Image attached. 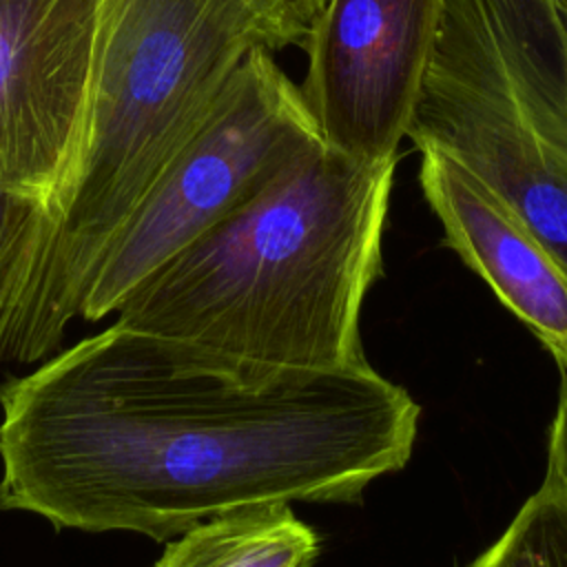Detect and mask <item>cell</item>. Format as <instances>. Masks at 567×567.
<instances>
[{
  "instance_id": "9",
  "label": "cell",
  "mask_w": 567,
  "mask_h": 567,
  "mask_svg": "<svg viewBox=\"0 0 567 567\" xmlns=\"http://www.w3.org/2000/svg\"><path fill=\"white\" fill-rule=\"evenodd\" d=\"M317 556L319 536L290 503H266L195 523L151 567H315Z\"/></svg>"
},
{
  "instance_id": "3",
  "label": "cell",
  "mask_w": 567,
  "mask_h": 567,
  "mask_svg": "<svg viewBox=\"0 0 567 567\" xmlns=\"http://www.w3.org/2000/svg\"><path fill=\"white\" fill-rule=\"evenodd\" d=\"M396 164L315 142L140 284L115 321L250 381L370 365L361 310Z\"/></svg>"
},
{
  "instance_id": "4",
  "label": "cell",
  "mask_w": 567,
  "mask_h": 567,
  "mask_svg": "<svg viewBox=\"0 0 567 567\" xmlns=\"http://www.w3.org/2000/svg\"><path fill=\"white\" fill-rule=\"evenodd\" d=\"M567 259V20L558 0H441L408 128Z\"/></svg>"
},
{
  "instance_id": "2",
  "label": "cell",
  "mask_w": 567,
  "mask_h": 567,
  "mask_svg": "<svg viewBox=\"0 0 567 567\" xmlns=\"http://www.w3.org/2000/svg\"><path fill=\"white\" fill-rule=\"evenodd\" d=\"M326 0H100L75 155L0 277V363L53 354L140 204L257 49L303 47Z\"/></svg>"
},
{
  "instance_id": "12",
  "label": "cell",
  "mask_w": 567,
  "mask_h": 567,
  "mask_svg": "<svg viewBox=\"0 0 567 567\" xmlns=\"http://www.w3.org/2000/svg\"><path fill=\"white\" fill-rule=\"evenodd\" d=\"M547 476L558 481L567 489V368L560 370L558 408L549 427L547 445Z\"/></svg>"
},
{
  "instance_id": "11",
  "label": "cell",
  "mask_w": 567,
  "mask_h": 567,
  "mask_svg": "<svg viewBox=\"0 0 567 567\" xmlns=\"http://www.w3.org/2000/svg\"><path fill=\"white\" fill-rule=\"evenodd\" d=\"M38 210L40 206L33 199L0 186V277L7 270Z\"/></svg>"
},
{
  "instance_id": "1",
  "label": "cell",
  "mask_w": 567,
  "mask_h": 567,
  "mask_svg": "<svg viewBox=\"0 0 567 567\" xmlns=\"http://www.w3.org/2000/svg\"><path fill=\"white\" fill-rule=\"evenodd\" d=\"M419 414L372 365L250 381L113 321L0 385V509L171 540L246 505L357 503Z\"/></svg>"
},
{
  "instance_id": "7",
  "label": "cell",
  "mask_w": 567,
  "mask_h": 567,
  "mask_svg": "<svg viewBox=\"0 0 567 567\" xmlns=\"http://www.w3.org/2000/svg\"><path fill=\"white\" fill-rule=\"evenodd\" d=\"M97 13L100 0H0V186L40 210L80 142Z\"/></svg>"
},
{
  "instance_id": "5",
  "label": "cell",
  "mask_w": 567,
  "mask_h": 567,
  "mask_svg": "<svg viewBox=\"0 0 567 567\" xmlns=\"http://www.w3.org/2000/svg\"><path fill=\"white\" fill-rule=\"evenodd\" d=\"M315 142L321 135L299 86L272 51H252L104 255L80 317L95 323L113 315L140 284Z\"/></svg>"
},
{
  "instance_id": "10",
  "label": "cell",
  "mask_w": 567,
  "mask_h": 567,
  "mask_svg": "<svg viewBox=\"0 0 567 567\" xmlns=\"http://www.w3.org/2000/svg\"><path fill=\"white\" fill-rule=\"evenodd\" d=\"M467 567H567V489L545 474L507 529Z\"/></svg>"
},
{
  "instance_id": "6",
  "label": "cell",
  "mask_w": 567,
  "mask_h": 567,
  "mask_svg": "<svg viewBox=\"0 0 567 567\" xmlns=\"http://www.w3.org/2000/svg\"><path fill=\"white\" fill-rule=\"evenodd\" d=\"M441 0H326L306 35L299 91L323 144L361 162L399 157Z\"/></svg>"
},
{
  "instance_id": "8",
  "label": "cell",
  "mask_w": 567,
  "mask_h": 567,
  "mask_svg": "<svg viewBox=\"0 0 567 567\" xmlns=\"http://www.w3.org/2000/svg\"><path fill=\"white\" fill-rule=\"evenodd\" d=\"M419 182L445 244L567 368V272L529 228L472 173L425 148Z\"/></svg>"
},
{
  "instance_id": "13",
  "label": "cell",
  "mask_w": 567,
  "mask_h": 567,
  "mask_svg": "<svg viewBox=\"0 0 567 567\" xmlns=\"http://www.w3.org/2000/svg\"><path fill=\"white\" fill-rule=\"evenodd\" d=\"M558 4H560V11H563V16L567 20V0H558Z\"/></svg>"
}]
</instances>
